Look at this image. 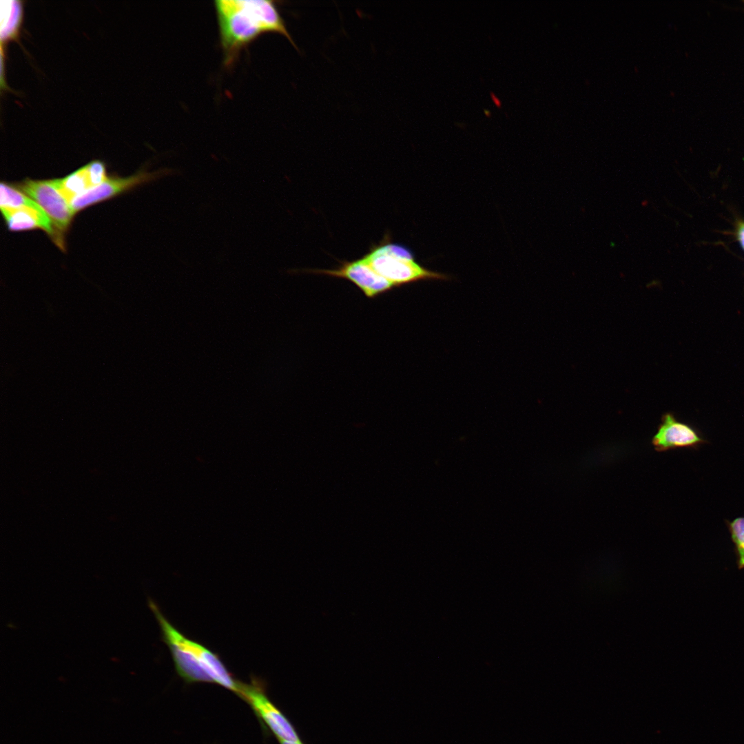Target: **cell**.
Instances as JSON below:
<instances>
[{
    "label": "cell",
    "mask_w": 744,
    "mask_h": 744,
    "mask_svg": "<svg viewBox=\"0 0 744 744\" xmlns=\"http://www.w3.org/2000/svg\"><path fill=\"white\" fill-rule=\"evenodd\" d=\"M214 8L226 68H231L242 50L265 33L282 34L298 50L273 1L216 0Z\"/></svg>",
    "instance_id": "cell-1"
},
{
    "label": "cell",
    "mask_w": 744,
    "mask_h": 744,
    "mask_svg": "<svg viewBox=\"0 0 744 744\" xmlns=\"http://www.w3.org/2000/svg\"><path fill=\"white\" fill-rule=\"evenodd\" d=\"M373 269L395 287L422 280H447L446 274L420 265L407 247L385 238L364 256Z\"/></svg>",
    "instance_id": "cell-2"
},
{
    "label": "cell",
    "mask_w": 744,
    "mask_h": 744,
    "mask_svg": "<svg viewBox=\"0 0 744 744\" xmlns=\"http://www.w3.org/2000/svg\"><path fill=\"white\" fill-rule=\"evenodd\" d=\"M265 689L263 682L254 679L249 683L240 682L237 695L250 705L278 741H302L295 727L268 698Z\"/></svg>",
    "instance_id": "cell-3"
},
{
    "label": "cell",
    "mask_w": 744,
    "mask_h": 744,
    "mask_svg": "<svg viewBox=\"0 0 744 744\" xmlns=\"http://www.w3.org/2000/svg\"><path fill=\"white\" fill-rule=\"evenodd\" d=\"M17 187L39 205L51 219L57 231L64 236L63 233L68 229L74 214L59 189L58 179H26L17 184Z\"/></svg>",
    "instance_id": "cell-4"
},
{
    "label": "cell",
    "mask_w": 744,
    "mask_h": 744,
    "mask_svg": "<svg viewBox=\"0 0 744 744\" xmlns=\"http://www.w3.org/2000/svg\"><path fill=\"white\" fill-rule=\"evenodd\" d=\"M176 173V169L164 168L154 172L140 171L126 178L107 177L101 185L74 198L70 203V207L75 214L92 205L111 198L137 185Z\"/></svg>",
    "instance_id": "cell-5"
},
{
    "label": "cell",
    "mask_w": 744,
    "mask_h": 744,
    "mask_svg": "<svg viewBox=\"0 0 744 744\" xmlns=\"http://www.w3.org/2000/svg\"><path fill=\"white\" fill-rule=\"evenodd\" d=\"M318 274L344 278L356 285L369 298H375L395 287L378 274L363 256L353 261H342L333 269H310Z\"/></svg>",
    "instance_id": "cell-6"
},
{
    "label": "cell",
    "mask_w": 744,
    "mask_h": 744,
    "mask_svg": "<svg viewBox=\"0 0 744 744\" xmlns=\"http://www.w3.org/2000/svg\"><path fill=\"white\" fill-rule=\"evenodd\" d=\"M652 445L657 452L676 448H696L706 440L697 429L679 420L673 413H665L652 438Z\"/></svg>",
    "instance_id": "cell-7"
},
{
    "label": "cell",
    "mask_w": 744,
    "mask_h": 744,
    "mask_svg": "<svg viewBox=\"0 0 744 744\" xmlns=\"http://www.w3.org/2000/svg\"><path fill=\"white\" fill-rule=\"evenodd\" d=\"M0 208L10 231H23L39 228L44 230L60 249H65L64 236L57 231L51 219L41 207Z\"/></svg>",
    "instance_id": "cell-8"
},
{
    "label": "cell",
    "mask_w": 744,
    "mask_h": 744,
    "mask_svg": "<svg viewBox=\"0 0 744 744\" xmlns=\"http://www.w3.org/2000/svg\"><path fill=\"white\" fill-rule=\"evenodd\" d=\"M186 642L196 662L208 676L210 683L218 684L237 694L240 681L233 677L220 657L199 643L188 638Z\"/></svg>",
    "instance_id": "cell-9"
},
{
    "label": "cell",
    "mask_w": 744,
    "mask_h": 744,
    "mask_svg": "<svg viewBox=\"0 0 744 744\" xmlns=\"http://www.w3.org/2000/svg\"><path fill=\"white\" fill-rule=\"evenodd\" d=\"M23 13L21 1H1L0 33L2 45L17 38L22 24Z\"/></svg>",
    "instance_id": "cell-10"
},
{
    "label": "cell",
    "mask_w": 744,
    "mask_h": 744,
    "mask_svg": "<svg viewBox=\"0 0 744 744\" xmlns=\"http://www.w3.org/2000/svg\"><path fill=\"white\" fill-rule=\"evenodd\" d=\"M58 180L59 189L69 203L76 197L91 189L85 165Z\"/></svg>",
    "instance_id": "cell-11"
},
{
    "label": "cell",
    "mask_w": 744,
    "mask_h": 744,
    "mask_svg": "<svg viewBox=\"0 0 744 744\" xmlns=\"http://www.w3.org/2000/svg\"><path fill=\"white\" fill-rule=\"evenodd\" d=\"M730 536L735 547L737 564L739 569L744 568V517L727 521Z\"/></svg>",
    "instance_id": "cell-12"
},
{
    "label": "cell",
    "mask_w": 744,
    "mask_h": 744,
    "mask_svg": "<svg viewBox=\"0 0 744 744\" xmlns=\"http://www.w3.org/2000/svg\"><path fill=\"white\" fill-rule=\"evenodd\" d=\"M91 189L101 185L106 179L105 166L101 161H93L85 165Z\"/></svg>",
    "instance_id": "cell-13"
},
{
    "label": "cell",
    "mask_w": 744,
    "mask_h": 744,
    "mask_svg": "<svg viewBox=\"0 0 744 744\" xmlns=\"http://www.w3.org/2000/svg\"><path fill=\"white\" fill-rule=\"evenodd\" d=\"M736 234L738 240L744 250V221H740L738 223L736 228Z\"/></svg>",
    "instance_id": "cell-14"
},
{
    "label": "cell",
    "mask_w": 744,
    "mask_h": 744,
    "mask_svg": "<svg viewBox=\"0 0 744 744\" xmlns=\"http://www.w3.org/2000/svg\"><path fill=\"white\" fill-rule=\"evenodd\" d=\"M490 95L496 106H497L498 107H501L502 102L500 99L493 92H490Z\"/></svg>",
    "instance_id": "cell-15"
},
{
    "label": "cell",
    "mask_w": 744,
    "mask_h": 744,
    "mask_svg": "<svg viewBox=\"0 0 744 744\" xmlns=\"http://www.w3.org/2000/svg\"><path fill=\"white\" fill-rule=\"evenodd\" d=\"M279 743L280 744H304L302 741H292L287 740H279Z\"/></svg>",
    "instance_id": "cell-16"
},
{
    "label": "cell",
    "mask_w": 744,
    "mask_h": 744,
    "mask_svg": "<svg viewBox=\"0 0 744 744\" xmlns=\"http://www.w3.org/2000/svg\"><path fill=\"white\" fill-rule=\"evenodd\" d=\"M484 112L485 113V114L487 116H490V115L491 114V112L488 110H486V109H484Z\"/></svg>",
    "instance_id": "cell-17"
}]
</instances>
